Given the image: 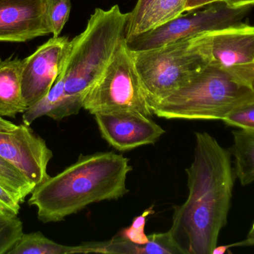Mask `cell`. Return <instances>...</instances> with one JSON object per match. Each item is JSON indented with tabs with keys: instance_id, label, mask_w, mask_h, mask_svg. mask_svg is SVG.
Returning a JSON list of instances; mask_svg holds the SVG:
<instances>
[{
	"instance_id": "obj_16",
	"label": "cell",
	"mask_w": 254,
	"mask_h": 254,
	"mask_svg": "<svg viewBox=\"0 0 254 254\" xmlns=\"http://www.w3.org/2000/svg\"><path fill=\"white\" fill-rule=\"evenodd\" d=\"M234 144L229 151L234 158V171L243 186L254 182V130L232 131Z\"/></svg>"
},
{
	"instance_id": "obj_2",
	"label": "cell",
	"mask_w": 254,
	"mask_h": 254,
	"mask_svg": "<svg viewBox=\"0 0 254 254\" xmlns=\"http://www.w3.org/2000/svg\"><path fill=\"white\" fill-rule=\"evenodd\" d=\"M120 154H80L74 164L34 188L28 205L37 208L43 223L58 222L93 203L118 200L128 193L127 175L132 169Z\"/></svg>"
},
{
	"instance_id": "obj_6",
	"label": "cell",
	"mask_w": 254,
	"mask_h": 254,
	"mask_svg": "<svg viewBox=\"0 0 254 254\" xmlns=\"http://www.w3.org/2000/svg\"><path fill=\"white\" fill-rule=\"evenodd\" d=\"M83 108L92 115L125 110L153 115L126 40L86 94Z\"/></svg>"
},
{
	"instance_id": "obj_4",
	"label": "cell",
	"mask_w": 254,
	"mask_h": 254,
	"mask_svg": "<svg viewBox=\"0 0 254 254\" xmlns=\"http://www.w3.org/2000/svg\"><path fill=\"white\" fill-rule=\"evenodd\" d=\"M128 16L129 13H123L118 4L109 10L97 7L86 29L70 40L62 68L64 91L77 113L83 108L86 94L126 40Z\"/></svg>"
},
{
	"instance_id": "obj_7",
	"label": "cell",
	"mask_w": 254,
	"mask_h": 254,
	"mask_svg": "<svg viewBox=\"0 0 254 254\" xmlns=\"http://www.w3.org/2000/svg\"><path fill=\"white\" fill-rule=\"evenodd\" d=\"M252 6L232 7L224 0L204 6L202 10L182 14L157 28L126 39L131 52H140L169 43L193 38L210 31L243 23Z\"/></svg>"
},
{
	"instance_id": "obj_17",
	"label": "cell",
	"mask_w": 254,
	"mask_h": 254,
	"mask_svg": "<svg viewBox=\"0 0 254 254\" xmlns=\"http://www.w3.org/2000/svg\"><path fill=\"white\" fill-rule=\"evenodd\" d=\"M187 1L188 0H153L129 37L153 29L180 16L186 10Z\"/></svg>"
},
{
	"instance_id": "obj_23",
	"label": "cell",
	"mask_w": 254,
	"mask_h": 254,
	"mask_svg": "<svg viewBox=\"0 0 254 254\" xmlns=\"http://www.w3.org/2000/svg\"><path fill=\"white\" fill-rule=\"evenodd\" d=\"M153 213L152 207L145 210L140 216L134 218L131 226L123 230L119 235L125 240L135 244L143 245L148 243L149 238L148 236L145 234V225H146V218Z\"/></svg>"
},
{
	"instance_id": "obj_10",
	"label": "cell",
	"mask_w": 254,
	"mask_h": 254,
	"mask_svg": "<svg viewBox=\"0 0 254 254\" xmlns=\"http://www.w3.org/2000/svg\"><path fill=\"white\" fill-rule=\"evenodd\" d=\"M93 116L102 138L119 152L155 144L165 133L151 116L137 112L125 110Z\"/></svg>"
},
{
	"instance_id": "obj_29",
	"label": "cell",
	"mask_w": 254,
	"mask_h": 254,
	"mask_svg": "<svg viewBox=\"0 0 254 254\" xmlns=\"http://www.w3.org/2000/svg\"><path fill=\"white\" fill-rule=\"evenodd\" d=\"M17 127L10 121L6 120L4 118L0 116V131H11Z\"/></svg>"
},
{
	"instance_id": "obj_13",
	"label": "cell",
	"mask_w": 254,
	"mask_h": 254,
	"mask_svg": "<svg viewBox=\"0 0 254 254\" xmlns=\"http://www.w3.org/2000/svg\"><path fill=\"white\" fill-rule=\"evenodd\" d=\"M148 238V243L139 245L117 235L108 242L82 244V251L83 254H184L170 231Z\"/></svg>"
},
{
	"instance_id": "obj_21",
	"label": "cell",
	"mask_w": 254,
	"mask_h": 254,
	"mask_svg": "<svg viewBox=\"0 0 254 254\" xmlns=\"http://www.w3.org/2000/svg\"><path fill=\"white\" fill-rule=\"evenodd\" d=\"M23 234V224L16 216L0 217V254H7Z\"/></svg>"
},
{
	"instance_id": "obj_11",
	"label": "cell",
	"mask_w": 254,
	"mask_h": 254,
	"mask_svg": "<svg viewBox=\"0 0 254 254\" xmlns=\"http://www.w3.org/2000/svg\"><path fill=\"white\" fill-rule=\"evenodd\" d=\"M191 40L209 63L225 67L254 64V26L242 24Z\"/></svg>"
},
{
	"instance_id": "obj_14",
	"label": "cell",
	"mask_w": 254,
	"mask_h": 254,
	"mask_svg": "<svg viewBox=\"0 0 254 254\" xmlns=\"http://www.w3.org/2000/svg\"><path fill=\"white\" fill-rule=\"evenodd\" d=\"M23 60H0V116L15 118L28 109L22 95L21 74Z\"/></svg>"
},
{
	"instance_id": "obj_15",
	"label": "cell",
	"mask_w": 254,
	"mask_h": 254,
	"mask_svg": "<svg viewBox=\"0 0 254 254\" xmlns=\"http://www.w3.org/2000/svg\"><path fill=\"white\" fill-rule=\"evenodd\" d=\"M75 114L77 113L65 95L64 74L61 70L49 92L22 113V122L30 126L34 121L43 116L61 120Z\"/></svg>"
},
{
	"instance_id": "obj_19",
	"label": "cell",
	"mask_w": 254,
	"mask_h": 254,
	"mask_svg": "<svg viewBox=\"0 0 254 254\" xmlns=\"http://www.w3.org/2000/svg\"><path fill=\"white\" fill-rule=\"evenodd\" d=\"M0 184L14 194L21 204L31 194L34 186L13 166L0 157Z\"/></svg>"
},
{
	"instance_id": "obj_1",
	"label": "cell",
	"mask_w": 254,
	"mask_h": 254,
	"mask_svg": "<svg viewBox=\"0 0 254 254\" xmlns=\"http://www.w3.org/2000/svg\"><path fill=\"white\" fill-rule=\"evenodd\" d=\"M186 172L189 194L173 207L170 231L184 254H212L231 207L236 175L231 153L210 134L196 132Z\"/></svg>"
},
{
	"instance_id": "obj_8",
	"label": "cell",
	"mask_w": 254,
	"mask_h": 254,
	"mask_svg": "<svg viewBox=\"0 0 254 254\" xmlns=\"http://www.w3.org/2000/svg\"><path fill=\"white\" fill-rule=\"evenodd\" d=\"M0 157L34 187L50 177L47 169L53 152L29 125L21 124L13 131H0Z\"/></svg>"
},
{
	"instance_id": "obj_20",
	"label": "cell",
	"mask_w": 254,
	"mask_h": 254,
	"mask_svg": "<svg viewBox=\"0 0 254 254\" xmlns=\"http://www.w3.org/2000/svg\"><path fill=\"white\" fill-rule=\"evenodd\" d=\"M44 8L51 34L59 37L69 18L71 0H44Z\"/></svg>"
},
{
	"instance_id": "obj_9",
	"label": "cell",
	"mask_w": 254,
	"mask_h": 254,
	"mask_svg": "<svg viewBox=\"0 0 254 254\" xmlns=\"http://www.w3.org/2000/svg\"><path fill=\"white\" fill-rule=\"evenodd\" d=\"M69 47L68 37H53L23 60L21 86L27 107L49 92L62 70Z\"/></svg>"
},
{
	"instance_id": "obj_12",
	"label": "cell",
	"mask_w": 254,
	"mask_h": 254,
	"mask_svg": "<svg viewBox=\"0 0 254 254\" xmlns=\"http://www.w3.org/2000/svg\"><path fill=\"white\" fill-rule=\"evenodd\" d=\"M49 34L44 0H0V42L21 43Z\"/></svg>"
},
{
	"instance_id": "obj_5",
	"label": "cell",
	"mask_w": 254,
	"mask_h": 254,
	"mask_svg": "<svg viewBox=\"0 0 254 254\" xmlns=\"http://www.w3.org/2000/svg\"><path fill=\"white\" fill-rule=\"evenodd\" d=\"M191 39L131 52L150 108L184 86L208 64Z\"/></svg>"
},
{
	"instance_id": "obj_30",
	"label": "cell",
	"mask_w": 254,
	"mask_h": 254,
	"mask_svg": "<svg viewBox=\"0 0 254 254\" xmlns=\"http://www.w3.org/2000/svg\"><path fill=\"white\" fill-rule=\"evenodd\" d=\"M231 248L230 246H216V249L213 250V254H223L226 253L227 251Z\"/></svg>"
},
{
	"instance_id": "obj_28",
	"label": "cell",
	"mask_w": 254,
	"mask_h": 254,
	"mask_svg": "<svg viewBox=\"0 0 254 254\" xmlns=\"http://www.w3.org/2000/svg\"><path fill=\"white\" fill-rule=\"evenodd\" d=\"M224 1L232 7L253 6L254 4V0H224Z\"/></svg>"
},
{
	"instance_id": "obj_18",
	"label": "cell",
	"mask_w": 254,
	"mask_h": 254,
	"mask_svg": "<svg viewBox=\"0 0 254 254\" xmlns=\"http://www.w3.org/2000/svg\"><path fill=\"white\" fill-rule=\"evenodd\" d=\"M81 254L80 246L58 244L45 237L41 232L23 234L7 254Z\"/></svg>"
},
{
	"instance_id": "obj_27",
	"label": "cell",
	"mask_w": 254,
	"mask_h": 254,
	"mask_svg": "<svg viewBox=\"0 0 254 254\" xmlns=\"http://www.w3.org/2000/svg\"><path fill=\"white\" fill-rule=\"evenodd\" d=\"M231 248L232 247H247V246H254V222L246 238L243 241L240 243H234L233 245H230Z\"/></svg>"
},
{
	"instance_id": "obj_3",
	"label": "cell",
	"mask_w": 254,
	"mask_h": 254,
	"mask_svg": "<svg viewBox=\"0 0 254 254\" xmlns=\"http://www.w3.org/2000/svg\"><path fill=\"white\" fill-rule=\"evenodd\" d=\"M254 100V64L225 67L208 63L182 87L151 107L166 119L223 120Z\"/></svg>"
},
{
	"instance_id": "obj_24",
	"label": "cell",
	"mask_w": 254,
	"mask_h": 254,
	"mask_svg": "<svg viewBox=\"0 0 254 254\" xmlns=\"http://www.w3.org/2000/svg\"><path fill=\"white\" fill-rule=\"evenodd\" d=\"M20 204L14 194L0 184V217L18 216Z\"/></svg>"
},
{
	"instance_id": "obj_22",
	"label": "cell",
	"mask_w": 254,
	"mask_h": 254,
	"mask_svg": "<svg viewBox=\"0 0 254 254\" xmlns=\"http://www.w3.org/2000/svg\"><path fill=\"white\" fill-rule=\"evenodd\" d=\"M223 122L228 126L254 130V100L233 110L223 119Z\"/></svg>"
},
{
	"instance_id": "obj_26",
	"label": "cell",
	"mask_w": 254,
	"mask_h": 254,
	"mask_svg": "<svg viewBox=\"0 0 254 254\" xmlns=\"http://www.w3.org/2000/svg\"><path fill=\"white\" fill-rule=\"evenodd\" d=\"M218 1L221 0H188L185 12L192 11Z\"/></svg>"
},
{
	"instance_id": "obj_25",
	"label": "cell",
	"mask_w": 254,
	"mask_h": 254,
	"mask_svg": "<svg viewBox=\"0 0 254 254\" xmlns=\"http://www.w3.org/2000/svg\"><path fill=\"white\" fill-rule=\"evenodd\" d=\"M153 0H137L135 6L129 13L126 30V39L132 34L135 27L143 16L145 10Z\"/></svg>"
}]
</instances>
